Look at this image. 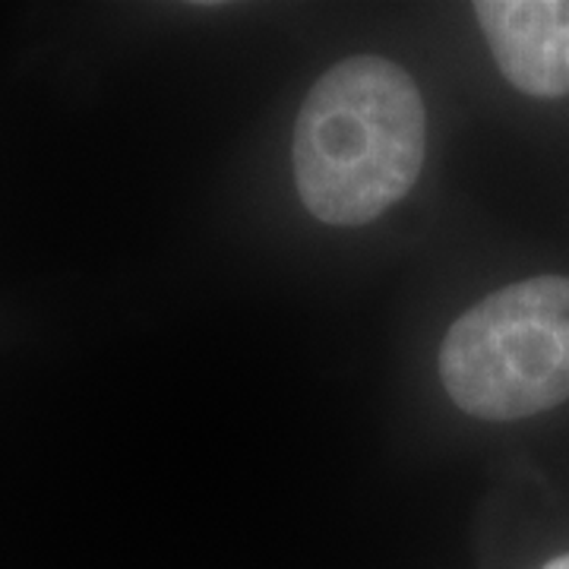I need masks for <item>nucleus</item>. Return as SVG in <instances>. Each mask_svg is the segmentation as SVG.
Here are the masks:
<instances>
[{"label":"nucleus","instance_id":"obj_3","mask_svg":"<svg viewBox=\"0 0 569 569\" xmlns=\"http://www.w3.org/2000/svg\"><path fill=\"white\" fill-rule=\"evenodd\" d=\"M478 26L500 73L535 99L569 92V0H481Z\"/></svg>","mask_w":569,"mask_h":569},{"label":"nucleus","instance_id":"obj_4","mask_svg":"<svg viewBox=\"0 0 569 569\" xmlns=\"http://www.w3.org/2000/svg\"><path fill=\"white\" fill-rule=\"evenodd\" d=\"M545 569H569V553H563V557H557V560H550V563Z\"/></svg>","mask_w":569,"mask_h":569},{"label":"nucleus","instance_id":"obj_2","mask_svg":"<svg viewBox=\"0 0 569 569\" xmlns=\"http://www.w3.org/2000/svg\"><path fill=\"white\" fill-rule=\"evenodd\" d=\"M440 380L485 421H519L569 399V279L507 284L449 326Z\"/></svg>","mask_w":569,"mask_h":569},{"label":"nucleus","instance_id":"obj_1","mask_svg":"<svg viewBox=\"0 0 569 569\" xmlns=\"http://www.w3.org/2000/svg\"><path fill=\"white\" fill-rule=\"evenodd\" d=\"M427 111L415 80L387 58H348L307 92L295 121V183L326 224L373 222L415 187Z\"/></svg>","mask_w":569,"mask_h":569}]
</instances>
